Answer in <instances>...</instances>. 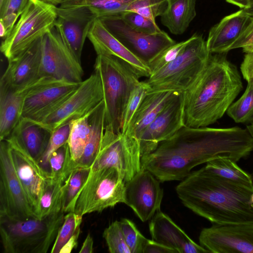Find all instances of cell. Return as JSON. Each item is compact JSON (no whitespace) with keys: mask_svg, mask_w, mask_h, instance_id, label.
Listing matches in <instances>:
<instances>
[{"mask_svg":"<svg viewBox=\"0 0 253 253\" xmlns=\"http://www.w3.org/2000/svg\"><path fill=\"white\" fill-rule=\"evenodd\" d=\"M149 227L153 240L174 250L176 253H210L195 243L168 215L160 211L153 216Z\"/></svg>","mask_w":253,"mask_h":253,"instance_id":"44dd1931","label":"cell"},{"mask_svg":"<svg viewBox=\"0 0 253 253\" xmlns=\"http://www.w3.org/2000/svg\"></svg>","mask_w":253,"mask_h":253,"instance_id":"6f0895ef","label":"cell"},{"mask_svg":"<svg viewBox=\"0 0 253 253\" xmlns=\"http://www.w3.org/2000/svg\"><path fill=\"white\" fill-rule=\"evenodd\" d=\"M42 38L25 50L8 59L0 80V90H22L40 78Z\"/></svg>","mask_w":253,"mask_h":253,"instance_id":"ac0fdd59","label":"cell"},{"mask_svg":"<svg viewBox=\"0 0 253 253\" xmlns=\"http://www.w3.org/2000/svg\"><path fill=\"white\" fill-rule=\"evenodd\" d=\"M0 36L4 39L6 36V32L4 27L3 25L0 23Z\"/></svg>","mask_w":253,"mask_h":253,"instance_id":"11a10c76","label":"cell"},{"mask_svg":"<svg viewBox=\"0 0 253 253\" xmlns=\"http://www.w3.org/2000/svg\"><path fill=\"white\" fill-rule=\"evenodd\" d=\"M80 233V227H79L73 236L62 248L59 253H70L74 249L76 248L78 245V240Z\"/></svg>","mask_w":253,"mask_h":253,"instance_id":"c3c4849f","label":"cell"},{"mask_svg":"<svg viewBox=\"0 0 253 253\" xmlns=\"http://www.w3.org/2000/svg\"><path fill=\"white\" fill-rule=\"evenodd\" d=\"M7 142L11 148L17 176L36 215L43 190L51 178L50 174L45 171L38 161L24 149L15 144Z\"/></svg>","mask_w":253,"mask_h":253,"instance_id":"ffe728a7","label":"cell"},{"mask_svg":"<svg viewBox=\"0 0 253 253\" xmlns=\"http://www.w3.org/2000/svg\"><path fill=\"white\" fill-rule=\"evenodd\" d=\"M81 83L40 77L26 88L22 117L41 122L60 106Z\"/></svg>","mask_w":253,"mask_h":253,"instance_id":"7c38bea8","label":"cell"},{"mask_svg":"<svg viewBox=\"0 0 253 253\" xmlns=\"http://www.w3.org/2000/svg\"><path fill=\"white\" fill-rule=\"evenodd\" d=\"M26 88L17 91L0 90V141L9 136L22 117Z\"/></svg>","mask_w":253,"mask_h":253,"instance_id":"484cf974","label":"cell"},{"mask_svg":"<svg viewBox=\"0 0 253 253\" xmlns=\"http://www.w3.org/2000/svg\"><path fill=\"white\" fill-rule=\"evenodd\" d=\"M94 71L99 75L102 85L105 127L122 132L125 107L141 77L127 62L112 55H97Z\"/></svg>","mask_w":253,"mask_h":253,"instance_id":"5b68a950","label":"cell"},{"mask_svg":"<svg viewBox=\"0 0 253 253\" xmlns=\"http://www.w3.org/2000/svg\"><path fill=\"white\" fill-rule=\"evenodd\" d=\"M91 112L71 121V129L67 143L72 160L75 164L81 158L91 135L89 116Z\"/></svg>","mask_w":253,"mask_h":253,"instance_id":"f546056e","label":"cell"},{"mask_svg":"<svg viewBox=\"0 0 253 253\" xmlns=\"http://www.w3.org/2000/svg\"><path fill=\"white\" fill-rule=\"evenodd\" d=\"M83 75L81 62L70 49L55 26L42 37L40 77H49L79 83L83 81Z\"/></svg>","mask_w":253,"mask_h":253,"instance_id":"8fae6325","label":"cell"},{"mask_svg":"<svg viewBox=\"0 0 253 253\" xmlns=\"http://www.w3.org/2000/svg\"><path fill=\"white\" fill-rule=\"evenodd\" d=\"M189 41V38L184 41L175 42L163 49L151 60L147 65L151 74L173 60L183 50Z\"/></svg>","mask_w":253,"mask_h":253,"instance_id":"ee69618b","label":"cell"},{"mask_svg":"<svg viewBox=\"0 0 253 253\" xmlns=\"http://www.w3.org/2000/svg\"><path fill=\"white\" fill-rule=\"evenodd\" d=\"M45 3L57 6L60 5L64 0H39Z\"/></svg>","mask_w":253,"mask_h":253,"instance_id":"f5cc1de1","label":"cell"},{"mask_svg":"<svg viewBox=\"0 0 253 253\" xmlns=\"http://www.w3.org/2000/svg\"><path fill=\"white\" fill-rule=\"evenodd\" d=\"M175 190L186 207L213 224L253 222V190L205 167L191 172Z\"/></svg>","mask_w":253,"mask_h":253,"instance_id":"7a4b0ae2","label":"cell"},{"mask_svg":"<svg viewBox=\"0 0 253 253\" xmlns=\"http://www.w3.org/2000/svg\"><path fill=\"white\" fill-rule=\"evenodd\" d=\"M52 133L39 123L21 117L5 140L24 149L38 162L47 148Z\"/></svg>","mask_w":253,"mask_h":253,"instance_id":"cb8c5ba5","label":"cell"},{"mask_svg":"<svg viewBox=\"0 0 253 253\" xmlns=\"http://www.w3.org/2000/svg\"><path fill=\"white\" fill-rule=\"evenodd\" d=\"M98 18L116 38L147 64L163 49L176 42L163 31L154 35H147L133 30L120 13Z\"/></svg>","mask_w":253,"mask_h":253,"instance_id":"4fadbf2b","label":"cell"},{"mask_svg":"<svg viewBox=\"0 0 253 253\" xmlns=\"http://www.w3.org/2000/svg\"><path fill=\"white\" fill-rule=\"evenodd\" d=\"M184 126L183 92H180L142 132L138 139L142 159Z\"/></svg>","mask_w":253,"mask_h":253,"instance_id":"e0dca14e","label":"cell"},{"mask_svg":"<svg viewBox=\"0 0 253 253\" xmlns=\"http://www.w3.org/2000/svg\"><path fill=\"white\" fill-rule=\"evenodd\" d=\"M141 159L137 139L105 127L90 170L116 168L126 183L141 169Z\"/></svg>","mask_w":253,"mask_h":253,"instance_id":"9c48e42d","label":"cell"},{"mask_svg":"<svg viewBox=\"0 0 253 253\" xmlns=\"http://www.w3.org/2000/svg\"><path fill=\"white\" fill-rule=\"evenodd\" d=\"M3 0H0V3H1L2 1Z\"/></svg>","mask_w":253,"mask_h":253,"instance_id":"9f6ffc18","label":"cell"},{"mask_svg":"<svg viewBox=\"0 0 253 253\" xmlns=\"http://www.w3.org/2000/svg\"><path fill=\"white\" fill-rule=\"evenodd\" d=\"M97 18L86 6H57V19L55 26L67 46L81 62L85 41Z\"/></svg>","mask_w":253,"mask_h":253,"instance_id":"d6986e66","label":"cell"},{"mask_svg":"<svg viewBox=\"0 0 253 253\" xmlns=\"http://www.w3.org/2000/svg\"><path fill=\"white\" fill-rule=\"evenodd\" d=\"M125 188L126 182L116 168L90 170L73 212L83 216L125 203Z\"/></svg>","mask_w":253,"mask_h":253,"instance_id":"ba28073f","label":"cell"},{"mask_svg":"<svg viewBox=\"0 0 253 253\" xmlns=\"http://www.w3.org/2000/svg\"><path fill=\"white\" fill-rule=\"evenodd\" d=\"M61 211L40 218L0 215V232L5 253H46L63 223Z\"/></svg>","mask_w":253,"mask_h":253,"instance_id":"277c9868","label":"cell"},{"mask_svg":"<svg viewBox=\"0 0 253 253\" xmlns=\"http://www.w3.org/2000/svg\"><path fill=\"white\" fill-rule=\"evenodd\" d=\"M136 0H64L62 7L86 6L97 17L120 13Z\"/></svg>","mask_w":253,"mask_h":253,"instance_id":"1f68e13d","label":"cell"},{"mask_svg":"<svg viewBox=\"0 0 253 253\" xmlns=\"http://www.w3.org/2000/svg\"><path fill=\"white\" fill-rule=\"evenodd\" d=\"M90 168L74 169L63 184L62 211H74L77 197L89 174Z\"/></svg>","mask_w":253,"mask_h":253,"instance_id":"d6a6232c","label":"cell"},{"mask_svg":"<svg viewBox=\"0 0 253 253\" xmlns=\"http://www.w3.org/2000/svg\"><path fill=\"white\" fill-rule=\"evenodd\" d=\"M120 226L126 241L131 253H143L147 241L131 220L123 218L120 221Z\"/></svg>","mask_w":253,"mask_h":253,"instance_id":"f35d334b","label":"cell"},{"mask_svg":"<svg viewBox=\"0 0 253 253\" xmlns=\"http://www.w3.org/2000/svg\"><path fill=\"white\" fill-rule=\"evenodd\" d=\"M240 70L247 83L253 81V50L245 53Z\"/></svg>","mask_w":253,"mask_h":253,"instance_id":"bcb514c9","label":"cell"},{"mask_svg":"<svg viewBox=\"0 0 253 253\" xmlns=\"http://www.w3.org/2000/svg\"><path fill=\"white\" fill-rule=\"evenodd\" d=\"M51 178L66 180L75 169L68 143H66L51 155L49 160Z\"/></svg>","mask_w":253,"mask_h":253,"instance_id":"836d02e7","label":"cell"},{"mask_svg":"<svg viewBox=\"0 0 253 253\" xmlns=\"http://www.w3.org/2000/svg\"><path fill=\"white\" fill-rule=\"evenodd\" d=\"M167 2L161 22L172 34L181 35L196 16V0H167Z\"/></svg>","mask_w":253,"mask_h":253,"instance_id":"4316f807","label":"cell"},{"mask_svg":"<svg viewBox=\"0 0 253 253\" xmlns=\"http://www.w3.org/2000/svg\"><path fill=\"white\" fill-rule=\"evenodd\" d=\"M143 253H176V251L154 240L147 239Z\"/></svg>","mask_w":253,"mask_h":253,"instance_id":"7dc6e473","label":"cell"},{"mask_svg":"<svg viewBox=\"0 0 253 253\" xmlns=\"http://www.w3.org/2000/svg\"><path fill=\"white\" fill-rule=\"evenodd\" d=\"M103 100L101 79L94 71L60 106L38 123L53 132L62 126L90 112Z\"/></svg>","mask_w":253,"mask_h":253,"instance_id":"30bf717a","label":"cell"},{"mask_svg":"<svg viewBox=\"0 0 253 253\" xmlns=\"http://www.w3.org/2000/svg\"><path fill=\"white\" fill-rule=\"evenodd\" d=\"M97 55L118 57L130 65L140 77L151 75L147 63L139 59L116 38L103 25L99 18L93 22L87 35Z\"/></svg>","mask_w":253,"mask_h":253,"instance_id":"7402d4cb","label":"cell"},{"mask_svg":"<svg viewBox=\"0 0 253 253\" xmlns=\"http://www.w3.org/2000/svg\"><path fill=\"white\" fill-rule=\"evenodd\" d=\"M70 129L71 122L62 126L54 130L52 133L44 154L38 161L42 168L49 174V158L54 152L68 142Z\"/></svg>","mask_w":253,"mask_h":253,"instance_id":"74e56055","label":"cell"},{"mask_svg":"<svg viewBox=\"0 0 253 253\" xmlns=\"http://www.w3.org/2000/svg\"><path fill=\"white\" fill-rule=\"evenodd\" d=\"M243 88L225 54L211 53L204 70L183 92L185 126L206 127L221 118Z\"/></svg>","mask_w":253,"mask_h":253,"instance_id":"3957f363","label":"cell"},{"mask_svg":"<svg viewBox=\"0 0 253 253\" xmlns=\"http://www.w3.org/2000/svg\"><path fill=\"white\" fill-rule=\"evenodd\" d=\"M28 1L29 0H3L0 3V23L4 27L6 36L11 32Z\"/></svg>","mask_w":253,"mask_h":253,"instance_id":"d590c367","label":"cell"},{"mask_svg":"<svg viewBox=\"0 0 253 253\" xmlns=\"http://www.w3.org/2000/svg\"><path fill=\"white\" fill-rule=\"evenodd\" d=\"M57 6L39 0H29L11 32L3 39L0 50L10 59L42 38L55 26Z\"/></svg>","mask_w":253,"mask_h":253,"instance_id":"52a82bcc","label":"cell"},{"mask_svg":"<svg viewBox=\"0 0 253 253\" xmlns=\"http://www.w3.org/2000/svg\"><path fill=\"white\" fill-rule=\"evenodd\" d=\"M252 0H226L228 2L239 6L242 9L247 7Z\"/></svg>","mask_w":253,"mask_h":253,"instance_id":"f907efd6","label":"cell"},{"mask_svg":"<svg viewBox=\"0 0 253 253\" xmlns=\"http://www.w3.org/2000/svg\"><path fill=\"white\" fill-rule=\"evenodd\" d=\"M211 54L202 36L193 35L183 50L173 60L151 74L145 81L148 86V93L186 91L199 77Z\"/></svg>","mask_w":253,"mask_h":253,"instance_id":"8992f818","label":"cell"},{"mask_svg":"<svg viewBox=\"0 0 253 253\" xmlns=\"http://www.w3.org/2000/svg\"></svg>","mask_w":253,"mask_h":253,"instance_id":"680465c9","label":"cell"},{"mask_svg":"<svg viewBox=\"0 0 253 253\" xmlns=\"http://www.w3.org/2000/svg\"><path fill=\"white\" fill-rule=\"evenodd\" d=\"M205 168L214 174L253 190V176L228 157H219L206 163Z\"/></svg>","mask_w":253,"mask_h":253,"instance_id":"f1b7e54d","label":"cell"},{"mask_svg":"<svg viewBox=\"0 0 253 253\" xmlns=\"http://www.w3.org/2000/svg\"><path fill=\"white\" fill-rule=\"evenodd\" d=\"M248 123L249 124L247 125L246 128L248 129L253 138V118L250 120Z\"/></svg>","mask_w":253,"mask_h":253,"instance_id":"db71d44e","label":"cell"},{"mask_svg":"<svg viewBox=\"0 0 253 253\" xmlns=\"http://www.w3.org/2000/svg\"><path fill=\"white\" fill-rule=\"evenodd\" d=\"M0 215L36 216L16 172L10 145L0 141Z\"/></svg>","mask_w":253,"mask_h":253,"instance_id":"5bb4252c","label":"cell"},{"mask_svg":"<svg viewBox=\"0 0 253 253\" xmlns=\"http://www.w3.org/2000/svg\"><path fill=\"white\" fill-rule=\"evenodd\" d=\"M93 240L90 233L85 238L81 247L80 253H92L93 252Z\"/></svg>","mask_w":253,"mask_h":253,"instance_id":"681fc988","label":"cell"},{"mask_svg":"<svg viewBox=\"0 0 253 253\" xmlns=\"http://www.w3.org/2000/svg\"><path fill=\"white\" fill-rule=\"evenodd\" d=\"M159 180L150 171L141 169L126 183L125 203L145 222L160 211L164 196Z\"/></svg>","mask_w":253,"mask_h":253,"instance_id":"2e32d148","label":"cell"},{"mask_svg":"<svg viewBox=\"0 0 253 253\" xmlns=\"http://www.w3.org/2000/svg\"><path fill=\"white\" fill-rule=\"evenodd\" d=\"M253 151V138L247 128L184 126L142 159L141 169L161 182L182 180L198 165L219 157L237 162Z\"/></svg>","mask_w":253,"mask_h":253,"instance_id":"6da1fadb","label":"cell"},{"mask_svg":"<svg viewBox=\"0 0 253 253\" xmlns=\"http://www.w3.org/2000/svg\"><path fill=\"white\" fill-rule=\"evenodd\" d=\"M200 245L213 253H253V222L217 225L203 228Z\"/></svg>","mask_w":253,"mask_h":253,"instance_id":"9a60e30c","label":"cell"},{"mask_svg":"<svg viewBox=\"0 0 253 253\" xmlns=\"http://www.w3.org/2000/svg\"><path fill=\"white\" fill-rule=\"evenodd\" d=\"M65 180L51 178L45 186L36 212L37 217L42 218L62 211V186Z\"/></svg>","mask_w":253,"mask_h":253,"instance_id":"4dcf8cb0","label":"cell"},{"mask_svg":"<svg viewBox=\"0 0 253 253\" xmlns=\"http://www.w3.org/2000/svg\"><path fill=\"white\" fill-rule=\"evenodd\" d=\"M83 216L73 211L65 214L64 221L60 227L56 239L53 244L51 253H59L62 248L80 227Z\"/></svg>","mask_w":253,"mask_h":253,"instance_id":"8d00e7d4","label":"cell"},{"mask_svg":"<svg viewBox=\"0 0 253 253\" xmlns=\"http://www.w3.org/2000/svg\"><path fill=\"white\" fill-rule=\"evenodd\" d=\"M167 0H136L130 3L126 11L136 12L154 21L161 16L167 6Z\"/></svg>","mask_w":253,"mask_h":253,"instance_id":"ab89813d","label":"cell"},{"mask_svg":"<svg viewBox=\"0 0 253 253\" xmlns=\"http://www.w3.org/2000/svg\"><path fill=\"white\" fill-rule=\"evenodd\" d=\"M227 113L237 123L248 122L253 118V81L248 82L245 92L230 106Z\"/></svg>","mask_w":253,"mask_h":253,"instance_id":"e575fe53","label":"cell"},{"mask_svg":"<svg viewBox=\"0 0 253 253\" xmlns=\"http://www.w3.org/2000/svg\"><path fill=\"white\" fill-rule=\"evenodd\" d=\"M180 92L164 91L148 93L132 116L125 133L138 140L146 127Z\"/></svg>","mask_w":253,"mask_h":253,"instance_id":"d4e9b609","label":"cell"},{"mask_svg":"<svg viewBox=\"0 0 253 253\" xmlns=\"http://www.w3.org/2000/svg\"><path fill=\"white\" fill-rule=\"evenodd\" d=\"M89 120L91 135L81 158L75 164V169H90L96 157L105 128V107L103 100L92 111Z\"/></svg>","mask_w":253,"mask_h":253,"instance_id":"83f0119b","label":"cell"},{"mask_svg":"<svg viewBox=\"0 0 253 253\" xmlns=\"http://www.w3.org/2000/svg\"><path fill=\"white\" fill-rule=\"evenodd\" d=\"M239 48H242L245 53L253 50V16L248 26L232 45L231 50Z\"/></svg>","mask_w":253,"mask_h":253,"instance_id":"f6af8a7d","label":"cell"},{"mask_svg":"<svg viewBox=\"0 0 253 253\" xmlns=\"http://www.w3.org/2000/svg\"><path fill=\"white\" fill-rule=\"evenodd\" d=\"M147 93L148 86L145 81L140 82L131 91L123 113L122 133L126 131L132 116Z\"/></svg>","mask_w":253,"mask_h":253,"instance_id":"7bdbcfd3","label":"cell"},{"mask_svg":"<svg viewBox=\"0 0 253 253\" xmlns=\"http://www.w3.org/2000/svg\"><path fill=\"white\" fill-rule=\"evenodd\" d=\"M243 10L245 12L248 14L249 16L253 17V0H252L250 2L248 6L243 8Z\"/></svg>","mask_w":253,"mask_h":253,"instance_id":"816d5d0a","label":"cell"},{"mask_svg":"<svg viewBox=\"0 0 253 253\" xmlns=\"http://www.w3.org/2000/svg\"><path fill=\"white\" fill-rule=\"evenodd\" d=\"M103 237L110 253H131L126 243L120 221H115L105 228L103 233Z\"/></svg>","mask_w":253,"mask_h":253,"instance_id":"60d3db41","label":"cell"},{"mask_svg":"<svg viewBox=\"0 0 253 253\" xmlns=\"http://www.w3.org/2000/svg\"><path fill=\"white\" fill-rule=\"evenodd\" d=\"M123 20L133 30L147 35H154L162 31L154 21L132 11L120 13Z\"/></svg>","mask_w":253,"mask_h":253,"instance_id":"b9f144b4","label":"cell"},{"mask_svg":"<svg viewBox=\"0 0 253 253\" xmlns=\"http://www.w3.org/2000/svg\"><path fill=\"white\" fill-rule=\"evenodd\" d=\"M252 17L243 9L224 17L209 31L206 41L211 53L226 54L249 24Z\"/></svg>","mask_w":253,"mask_h":253,"instance_id":"603a6c76","label":"cell"}]
</instances>
